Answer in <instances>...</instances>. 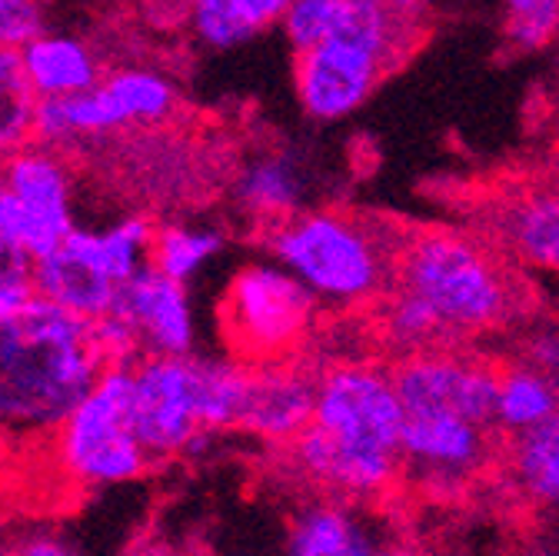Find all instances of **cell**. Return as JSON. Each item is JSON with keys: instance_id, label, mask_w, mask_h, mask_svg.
Segmentation results:
<instances>
[{"instance_id": "19", "label": "cell", "mask_w": 559, "mask_h": 556, "mask_svg": "<svg viewBox=\"0 0 559 556\" xmlns=\"http://www.w3.org/2000/svg\"><path fill=\"white\" fill-rule=\"evenodd\" d=\"M120 127L127 123H160L177 110L174 84L151 67H117L100 84Z\"/></svg>"}, {"instance_id": "33", "label": "cell", "mask_w": 559, "mask_h": 556, "mask_svg": "<svg viewBox=\"0 0 559 556\" xmlns=\"http://www.w3.org/2000/svg\"><path fill=\"white\" fill-rule=\"evenodd\" d=\"M11 556H84L74 543L57 533H27Z\"/></svg>"}, {"instance_id": "4", "label": "cell", "mask_w": 559, "mask_h": 556, "mask_svg": "<svg viewBox=\"0 0 559 556\" xmlns=\"http://www.w3.org/2000/svg\"><path fill=\"white\" fill-rule=\"evenodd\" d=\"M400 291L433 307L447 333H473L513 317V287L500 263L479 244L427 230L403 244L396 257Z\"/></svg>"}, {"instance_id": "28", "label": "cell", "mask_w": 559, "mask_h": 556, "mask_svg": "<svg viewBox=\"0 0 559 556\" xmlns=\"http://www.w3.org/2000/svg\"><path fill=\"white\" fill-rule=\"evenodd\" d=\"M386 333L396 340V343H409V346H424L437 336L447 333V327L440 323V317L433 314L430 304H424L416 294L409 291H400L390 307H386Z\"/></svg>"}, {"instance_id": "24", "label": "cell", "mask_w": 559, "mask_h": 556, "mask_svg": "<svg viewBox=\"0 0 559 556\" xmlns=\"http://www.w3.org/2000/svg\"><path fill=\"white\" fill-rule=\"evenodd\" d=\"M224 250V234L190 224H164L154 234L151 267L177 284H190L193 276Z\"/></svg>"}, {"instance_id": "25", "label": "cell", "mask_w": 559, "mask_h": 556, "mask_svg": "<svg viewBox=\"0 0 559 556\" xmlns=\"http://www.w3.org/2000/svg\"><path fill=\"white\" fill-rule=\"evenodd\" d=\"M37 97L27 84L21 50L0 47V161L34 144Z\"/></svg>"}, {"instance_id": "23", "label": "cell", "mask_w": 559, "mask_h": 556, "mask_svg": "<svg viewBox=\"0 0 559 556\" xmlns=\"http://www.w3.org/2000/svg\"><path fill=\"white\" fill-rule=\"evenodd\" d=\"M513 480L520 490L549 510H559V413L543 427L513 440Z\"/></svg>"}, {"instance_id": "15", "label": "cell", "mask_w": 559, "mask_h": 556, "mask_svg": "<svg viewBox=\"0 0 559 556\" xmlns=\"http://www.w3.org/2000/svg\"><path fill=\"white\" fill-rule=\"evenodd\" d=\"M486 427L453 413H406L400 434V457L437 476L469 473L486 453Z\"/></svg>"}, {"instance_id": "10", "label": "cell", "mask_w": 559, "mask_h": 556, "mask_svg": "<svg viewBox=\"0 0 559 556\" xmlns=\"http://www.w3.org/2000/svg\"><path fill=\"white\" fill-rule=\"evenodd\" d=\"M110 314L130 327L140 357H193L197 323L190 294L154 267H144L117 291Z\"/></svg>"}, {"instance_id": "9", "label": "cell", "mask_w": 559, "mask_h": 556, "mask_svg": "<svg viewBox=\"0 0 559 556\" xmlns=\"http://www.w3.org/2000/svg\"><path fill=\"white\" fill-rule=\"evenodd\" d=\"M403 413H453L486 427L497 413L500 374L453 354H416L393 374Z\"/></svg>"}, {"instance_id": "34", "label": "cell", "mask_w": 559, "mask_h": 556, "mask_svg": "<svg viewBox=\"0 0 559 556\" xmlns=\"http://www.w3.org/2000/svg\"><path fill=\"white\" fill-rule=\"evenodd\" d=\"M31 297H34V291H0V320L17 314Z\"/></svg>"}, {"instance_id": "17", "label": "cell", "mask_w": 559, "mask_h": 556, "mask_svg": "<svg viewBox=\"0 0 559 556\" xmlns=\"http://www.w3.org/2000/svg\"><path fill=\"white\" fill-rule=\"evenodd\" d=\"M290 0H197L187 24L210 50H234L284 21Z\"/></svg>"}, {"instance_id": "21", "label": "cell", "mask_w": 559, "mask_h": 556, "mask_svg": "<svg viewBox=\"0 0 559 556\" xmlns=\"http://www.w3.org/2000/svg\"><path fill=\"white\" fill-rule=\"evenodd\" d=\"M287 556H377V546L346 510L313 507L294 520Z\"/></svg>"}, {"instance_id": "11", "label": "cell", "mask_w": 559, "mask_h": 556, "mask_svg": "<svg viewBox=\"0 0 559 556\" xmlns=\"http://www.w3.org/2000/svg\"><path fill=\"white\" fill-rule=\"evenodd\" d=\"M117 284L107 276L100 260L91 250L87 227H74L53 253L34 263V297L74 314L87 323H97L110 314L117 300Z\"/></svg>"}, {"instance_id": "20", "label": "cell", "mask_w": 559, "mask_h": 556, "mask_svg": "<svg viewBox=\"0 0 559 556\" xmlns=\"http://www.w3.org/2000/svg\"><path fill=\"white\" fill-rule=\"evenodd\" d=\"M510 247L533 267L559 273V190L530 193L507 214Z\"/></svg>"}, {"instance_id": "29", "label": "cell", "mask_w": 559, "mask_h": 556, "mask_svg": "<svg viewBox=\"0 0 559 556\" xmlns=\"http://www.w3.org/2000/svg\"><path fill=\"white\" fill-rule=\"evenodd\" d=\"M0 237L27 250L34 260H40L60 247V240H53L44 230V224H37L27 206L4 187V180H0Z\"/></svg>"}, {"instance_id": "18", "label": "cell", "mask_w": 559, "mask_h": 556, "mask_svg": "<svg viewBox=\"0 0 559 556\" xmlns=\"http://www.w3.org/2000/svg\"><path fill=\"white\" fill-rule=\"evenodd\" d=\"M237 197L250 214L284 224L297 217V206L304 197V174L284 154L257 157L243 167L237 180Z\"/></svg>"}, {"instance_id": "32", "label": "cell", "mask_w": 559, "mask_h": 556, "mask_svg": "<svg viewBox=\"0 0 559 556\" xmlns=\"http://www.w3.org/2000/svg\"><path fill=\"white\" fill-rule=\"evenodd\" d=\"M526 367L559 383V330H543L526 343Z\"/></svg>"}, {"instance_id": "35", "label": "cell", "mask_w": 559, "mask_h": 556, "mask_svg": "<svg viewBox=\"0 0 559 556\" xmlns=\"http://www.w3.org/2000/svg\"><path fill=\"white\" fill-rule=\"evenodd\" d=\"M520 556H559V543H539V546H533V549H526Z\"/></svg>"}, {"instance_id": "1", "label": "cell", "mask_w": 559, "mask_h": 556, "mask_svg": "<svg viewBox=\"0 0 559 556\" xmlns=\"http://www.w3.org/2000/svg\"><path fill=\"white\" fill-rule=\"evenodd\" d=\"M104 370L94 323L31 297L0 320V437L57 434Z\"/></svg>"}, {"instance_id": "2", "label": "cell", "mask_w": 559, "mask_h": 556, "mask_svg": "<svg viewBox=\"0 0 559 556\" xmlns=\"http://www.w3.org/2000/svg\"><path fill=\"white\" fill-rule=\"evenodd\" d=\"M250 370L200 357H144L133 364L130 427L154 460L183 457L190 440L240 424Z\"/></svg>"}, {"instance_id": "26", "label": "cell", "mask_w": 559, "mask_h": 556, "mask_svg": "<svg viewBox=\"0 0 559 556\" xmlns=\"http://www.w3.org/2000/svg\"><path fill=\"white\" fill-rule=\"evenodd\" d=\"M343 8L346 0H290V8L280 24H284L287 40L297 47V54H304L336 37Z\"/></svg>"}, {"instance_id": "30", "label": "cell", "mask_w": 559, "mask_h": 556, "mask_svg": "<svg viewBox=\"0 0 559 556\" xmlns=\"http://www.w3.org/2000/svg\"><path fill=\"white\" fill-rule=\"evenodd\" d=\"M47 31V8L34 0H0V47L24 50Z\"/></svg>"}, {"instance_id": "12", "label": "cell", "mask_w": 559, "mask_h": 556, "mask_svg": "<svg viewBox=\"0 0 559 556\" xmlns=\"http://www.w3.org/2000/svg\"><path fill=\"white\" fill-rule=\"evenodd\" d=\"M317 410V380L294 367H260L250 370L240 424L263 440H297Z\"/></svg>"}, {"instance_id": "6", "label": "cell", "mask_w": 559, "mask_h": 556, "mask_svg": "<svg viewBox=\"0 0 559 556\" xmlns=\"http://www.w3.org/2000/svg\"><path fill=\"white\" fill-rule=\"evenodd\" d=\"M313 323V294L273 263H247L221 297V333L240 367H280Z\"/></svg>"}, {"instance_id": "31", "label": "cell", "mask_w": 559, "mask_h": 556, "mask_svg": "<svg viewBox=\"0 0 559 556\" xmlns=\"http://www.w3.org/2000/svg\"><path fill=\"white\" fill-rule=\"evenodd\" d=\"M34 257L0 237V291H34Z\"/></svg>"}, {"instance_id": "37", "label": "cell", "mask_w": 559, "mask_h": 556, "mask_svg": "<svg viewBox=\"0 0 559 556\" xmlns=\"http://www.w3.org/2000/svg\"><path fill=\"white\" fill-rule=\"evenodd\" d=\"M380 556H413V553H406V549H386V553H380Z\"/></svg>"}, {"instance_id": "16", "label": "cell", "mask_w": 559, "mask_h": 556, "mask_svg": "<svg viewBox=\"0 0 559 556\" xmlns=\"http://www.w3.org/2000/svg\"><path fill=\"white\" fill-rule=\"evenodd\" d=\"M294 460L317 483L354 497H373L386 490L396 480V466H400V457H370V453L346 450L313 424L294 440Z\"/></svg>"}, {"instance_id": "27", "label": "cell", "mask_w": 559, "mask_h": 556, "mask_svg": "<svg viewBox=\"0 0 559 556\" xmlns=\"http://www.w3.org/2000/svg\"><path fill=\"white\" fill-rule=\"evenodd\" d=\"M503 34L516 50H539L559 34V0H510Z\"/></svg>"}, {"instance_id": "38", "label": "cell", "mask_w": 559, "mask_h": 556, "mask_svg": "<svg viewBox=\"0 0 559 556\" xmlns=\"http://www.w3.org/2000/svg\"><path fill=\"white\" fill-rule=\"evenodd\" d=\"M0 556H11V553H8V549H0Z\"/></svg>"}, {"instance_id": "7", "label": "cell", "mask_w": 559, "mask_h": 556, "mask_svg": "<svg viewBox=\"0 0 559 556\" xmlns=\"http://www.w3.org/2000/svg\"><path fill=\"white\" fill-rule=\"evenodd\" d=\"M130 397L133 364L107 367L87 400L53 434L63 473L87 490L130 483L151 466V457L130 427Z\"/></svg>"}, {"instance_id": "22", "label": "cell", "mask_w": 559, "mask_h": 556, "mask_svg": "<svg viewBox=\"0 0 559 556\" xmlns=\"http://www.w3.org/2000/svg\"><path fill=\"white\" fill-rule=\"evenodd\" d=\"M556 413H559V383L556 380L536 374L533 367H513V370L500 374L493 424H500L520 437V434L543 427Z\"/></svg>"}, {"instance_id": "3", "label": "cell", "mask_w": 559, "mask_h": 556, "mask_svg": "<svg viewBox=\"0 0 559 556\" xmlns=\"http://www.w3.org/2000/svg\"><path fill=\"white\" fill-rule=\"evenodd\" d=\"M409 11V4L346 0L336 37L297 54L294 84L304 110L317 120L354 114L409 47L416 24Z\"/></svg>"}, {"instance_id": "13", "label": "cell", "mask_w": 559, "mask_h": 556, "mask_svg": "<svg viewBox=\"0 0 559 556\" xmlns=\"http://www.w3.org/2000/svg\"><path fill=\"white\" fill-rule=\"evenodd\" d=\"M0 180L53 240L63 244L74 234V177L60 154L31 144L0 161Z\"/></svg>"}, {"instance_id": "8", "label": "cell", "mask_w": 559, "mask_h": 556, "mask_svg": "<svg viewBox=\"0 0 559 556\" xmlns=\"http://www.w3.org/2000/svg\"><path fill=\"white\" fill-rule=\"evenodd\" d=\"M403 421L406 413L390 374L373 367H333L317 380L313 427L346 450L400 457Z\"/></svg>"}, {"instance_id": "14", "label": "cell", "mask_w": 559, "mask_h": 556, "mask_svg": "<svg viewBox=\"0 0 559 556\" xmlns=\"http://www.w3.org/2000/svg\"><path fill=\"white\" fill-rule=\"evenodd\" d=\"M21 60L37 100H70L104 84L100 54L78 34L44 31L21 50Z\"/></svg>"}, {"instance_id": "36", "label": "cell", "mask_w": 559, "mask_h": 556, "mask_svg": "<svg viewBox=\"0 0 559 556\" xmlns=\"http://www.w3.org/2000/svg\"><path fill=\"white\" fill-rule=\"evenodd\" d=\"M130 556H197V553H130Z\"/></svg>"}, {"instance_id": "5", "label": "cell", "mask_w": 559, "mask_h": 556, "mask_svg": "<svg viewBox=\"0 0 559 556\" xmlns=\"http://www.w3.org/2000/svg\"><path fill=\"white\" fill-rule=\"evenodd\" d=\"M270 250L313 297L326 300L373 297L390 270V253L377 234L333 211L297 214L276 224Z\"/></svg>"}]
</instances>
